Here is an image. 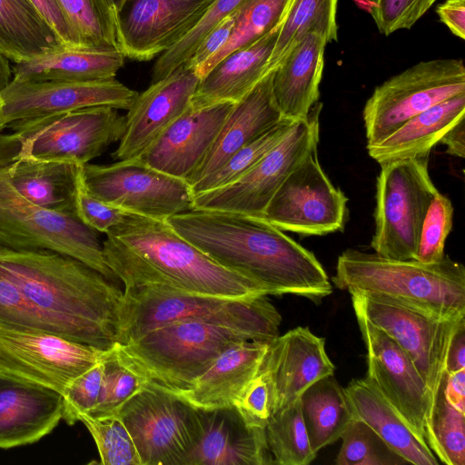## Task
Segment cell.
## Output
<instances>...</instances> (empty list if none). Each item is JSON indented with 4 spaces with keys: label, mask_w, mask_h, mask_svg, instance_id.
I'll use <instances>...</instances> for the list:
<instances>
[{
    "label": "cell",
    "mask_w": 465,
    "mask_h": 465,
    "mask_svg": "<svg viewBox=\"0 0 465 465\" xmlns=\"http://www.w3.org/2000/svg\"><path fill=\"white\" fill-rule=\"evenodd\" d=\"M166 221L215 262L253 280L269 295L292 294L319 304L332 292L315 255L263 217L193 208Z\"/></svg>",
    "instance_id": "6da1fadb"
},
{
    "label": "cell",
    "mask_w": 465,
    "mask_h": 465,
    "mask_svg": "<svg viewBox=\"0 0 465 465\" xmlns=\"http://www.w3.org/2000/svg\"><path fill=\"white\" fill-rule=\"evenodd\" d=\"M0 276L55 334L101 351L119 343L124 291L84 262L47 250L0 246Z\"/></svg>",
    "instance_id": "7a4b0ae2"
},
{
    "label": "cell",
    "mask_w": 465,
    "mask_h": 465,
    "mask_svg": "<svg viewBox=\"0 0 465 465\" xmlns=\"http://www.w3.org/2000/svg\"><path fill=\"white\" fill-rule=\"evenodd\" d=\"M106 235L104 262L124 289L163 285L233 298L269 295L253 280L215 262L166 220L127 213Z\"/></svg>",
    "instance_id": "3957f363"
},
{
    "label": "cell",
    "mask_w": 465,
    "mask_h": 465,
    "mask_svg": "<svg viewBox=\"0 0 465 465\" xmlns=\"http://www.w3.org/2000/svg\"><path fill=\"white\" fill-rule=\"evenodd\" d=\"M331 281L349 293L381 296L440 318L465 316V267L446 254L428 263L347 249L337 259Z\"/></svg>",
    "instance_id": "277c9868"
},
{
    "label": "cell",
    "mask_w": 465,
    "mask_h": 465,
    "mask_svg": "<svg viewBox=\"0 0 465 465\" xmlns=\"http://www.w3.org/2000/svg\"><path fill=\"white\" fill-rule=\"evenodd\" d=\"M268 295L224 297L192 293L163 285L124 290L119 343L181 321H201L252 333L271 342L279 335L282 316Z\"/></svg>",
    "instance_id": "5b68a950"
},
{
    "label": "cell",
    "mask_w": 465,
    "mask_h": 465,
    "mask_svg": "<svg viewBox=\"0 0 465 465\" xmlns=\"http://www.w3.org/2000/svg\"><path fill=\"white\" fill-rule=\"evenodd\" d=\"M0 134V171L21 159L84 165L121 140L125 115L109 106H93L13 122Z\"/></svg>",
    "instance_id": "8992f818"
},
{
    "label": "cell",
    "mask_w": 465,
    "mask_h": 465,
    "mask_svg": "<svg viewBox=\"0 0 465 465\" xmlns=\"http://www.w3.org/2000/svg\"><path fill=\"white\" fill-rule=\"evenodd\" d=\"M248 340L259 341L243 330L181 321L121 345L150 380L177 390L190 386L228 347Z\"/></svg>",
    "instance_id": "52a82bcc"
},
{
    "label": "cell",
    "mask_w": 465,
    "mask_h": 465,
    "mask_svg": "<svg viewBox=\"0 0 465 465\" xmlns=\"http://www.w3.org/2000/svg\"><path fill=\"white\" fill-rule=\"evenodd\" d=\"M428 165L429 155L381 164L371 242L378 255L415 259L425 216L438 192Z\"/></svg>",
    "instance_id": "ba28073f"
},
{
    "label": "cell",
    "mask_w": 465,
    "mask_h": 465,
    "mask_svg": "<svg viewBox=\"0 0 465 465\" xmlns=\"http://www.w3.org/2000/svg\"><path fill=\"white\" fill-rule=\"evenodd\" d=\"M0 246L47 250L74 257L116 282L96 232L76 215L53 212L22 197L0 172Z\"/></svg>",
    "instance_id": "9c48e42d"
},
{
    "label": "cell",
    "mask_w": 465,
    "mask_h": 465,
    "mask_svg": "<svg viewBox=\"0 0 465 465\" xmlns=\"http://www.w3.org/2000/svg\"><path fill=\"white\" fill-rule=\"evenodd\" d=\"M142 465H182L203 430V412L172 389L150 380L116 412Z\"/></svg>",
    "instance_id": "30bf717a"
},
{
    "label": "cell",
    "mask_w": 465,
    "mask_h": 465,
    "mask_svg": "<svg viewBox=\"0 0 465 465\" xmlns=\"http://www.w3.org/2000/svg\"><path fill=\"white\" fill-rule=\"evenodd\" d=\"M465 93L462 59L421 61L378 85L363 108L367 145L376 144L412 116Z\"/></svg>",
    "instance_id": "8fae6325"
},
{
    "label": "cell",
    "mask_w": 465,
    "mask_h": 465,
    "mask_svg": "<svg viewBox=\"0 0 465 465\" xmlns=\"http://www.w3.org/2000/svg\"><path fill=\"white\" fill-rule=\"evenodd\" d=\"M350 294L355 314L386 332L410 357L429 389L433 406L446 374L450 339L465 316L444 319L381 296Z\"/></svg>",
    "instance_id": "7c38bea8"
},
{
    "label": "cell",
    "mask_w": 465,
    "mask_h": 465,
    "mask_svg": "<svg viewBox=\"0 0 465 465\" xmlns=\"http://www.w3.org/2000/svg\"><path fill=\"white\" fill-rule=\"evenodd\" d=\"M317 102L308 116L298 120L287 135L233 183L194 195L193 208L222 210L263 217L272 195L305 156L318 146Z\"/></svg>",
    "instance_id": "4fadbf2b"
},
{
    "label": "cell",
    "mask_w": 465,
    "mask_h": 465,
    "mask_svg": "<svg viewBox=\"0 0 465 465\" xmlns=\"http://www.w3.org/2000/svg\"><path fill=\"white\" fill-rule=\"evenodd\" d=\"M85 189L97 199L126 213L167 220L193 209L188 182L154 169L138 158L82 167Z\"/></svg>",
    "instance_id": "5bb4252c"
},
{
    "label": "cell",
    "mask_w": 465,
    "mask_h": 465,
    "mask_svg": "<svg viewBox=\"0 0 465 465\" xmlns=\"http://www.w3.org/2000/svg\"><path fill=\"white\" fill-rule=\"evenodd\" d=\"M347 202L322 170L315 147L272 195L263 218L282 231L325 235L343 229Z\"/></svg>",
    "instance_id": "9a60e30c"
},
{
    "label": "cell",
    "mask_w": 465,
    "mask_h": 465,
    "mask_svg": "<svg viewBox=\"0 0 465 465\" xmlns=\"http://www.w3.org/2000/svg\"><path fill=\"white\" fill-rule=\"evenodd\" d=\"M104 351L52 332L0 328V374L61 394L71 381L98 362Z\"/></svg>",
    "instance_id": "2e32d148"
},
{
    "label": "cell",
    "mask_w": 465,
    "mask_h": 465,
    "mask_svg": "<svg viewBox=\"0 0 465 465\" xmlns=\"http://www.w3.org/2000/svg\"><path fill=\"white\" fill-rule=\"evenodd\" d=\"M355 316L367 352L365 379L415 435L426 442L425 424L432 404L424 381L410 357L392 338L364 317Z\"/></svg>",
    "instance_id": "e0dca14e"
},
{
    "label": "cell",
    "mask_w": 465,
    "mask_h": 465,
    "mask_svg": "<svg viewBox=\"0 0 465 465\" xmlns=\"http://www.w3.org/2000/svg\"><path fill=\"white\" fill-rule=\"evenodd\" d=\"M138 93L115 78L74 81H18L12 79L0 93L2 121L64 114L93 106L128 110Z\"/></svg>",
    "instance_id": "ac0fdd59"
},
{
    "label": "cell",
    "mask_w": 465,
    "mask_h": 465,
    "mask_svg": "<svg viewBox=\"0 0 465 465\" xmlns=\"http://www.w3.org/2000/svg\"><path fill=\"white\" fill-rule=\"evenodd\" d=\"M214 0H125L115 15L125 57L148 61L187 35Z\"/></svg>",
    "instance_id": "d6986e66"
},
{
    "label": "cell",
    "mask_w": 465,
    "mask_h": 465,
    "mask_svg": "<svg viewBox=\"0 0 465 465\" xmlns=\"http://www.w3.org/2000/svg\"><path fill=\"white\" fill-rule=\"evenodd\" d=\"M200 77L183 64L166 77L137 94L125 115V130L114 160L137 158L176 118L191 105Z\"/></svg>",
    "instance_id": "ffe728a7"
},
{
    "label": "cell",
    "mask_w": 465,
    "mask_h": 465,
    "mask_svg": "<svg viewBox=\"0 0 465 465\" xmlns=\"http://www.w3.org/2000/svg\"><path fill=\"white\" fill-rule=\"evenodd\" d=\"M235 103L190 107L137 157L143 163L190 182Z\"/></svg>",
    "instance_id": "44dd1931"
},
{
    "label": "cell",
    "mask_w": 465,
    "mask_h": 465,
    "mask_svg": "<svg viewBox=\"0 0 465 465\" xmlns=\"http://www.w3.org/2000/svg\"><path fill=\"white\" fill-rule=\"evenodd\" d=\"M262 366L272 382L273 413L294 402L317 381L334 375L335 371L325 350V339L302 326L272 340Z\"/></svg>",
    "instance_id": "7402d4cb"
},
{
    "label": "cell",
    "mask_w": 465,
    "mask_h": 465,
    "mask_svg": "<svg viewBox=\"0 0 465 465\" xmlns=\"http://www.w3.org/2000/svg\"><path fill=\"white\" fill-rule=\"evenodd\" d=\"M203 434L182 465H271L265 429L247 424L233 405L203 411Z\"/></svg>",
    "instance_id": "603a6c76"
},
{
    "label": "cell",
    "mask_w": 465,
    "mask_h": 465,
    "mask_svg": "<svg viewBox=\"0 0 465 465\" xmlns=\"http://www.w3.org/2000/svg\"><path fill=\"white\" fill-rule=\"evenodd\" d=\"M62 394L0 374V449L32 444L62 420Z\"/></svg>",
    "instance_id": "cb8c5ba5"
},
{
    "label": "cell",
    "mask_w": 465,
    "mask_h": 465,
    "mask_svg": "<svg viewBox=\"0 0 465 465\" xmlns=\"http://www.w3.org/2000/svg\"><path fill=\"white\" fill-rule=\"evenodd\" d=\"M282 119L272 94V70L234 104L208 153L189 183L219 169L234 153Z\"/></svg>",
    "instance_id": "d4e9b609"
},
{
    "label": "cell",
    "mask_w": 465,
    "mask_h": 465,
    "mask_svg": "<svg viewBox=\"0 0 465 465\" xmlns=\"http://www.w3.org/2000/svg\"><path fill=\"white\" fill-rule=\"evenodd\" d=\"M327 44L322 35L309 33L272 70V94L282 118L304 119L318 102Z\"/></svg>",
    "instance_id": "484cf974"
},
{
    "label": "cell",
    "mask_w": 465,
    "mask_h": 465,
    "mask_svg": "<svg viewBox=\"0 0 465 465\" xmlns=\"http://www.w3.org/2000/svg\"><path fill=\"white\" fill-rule=\"evenodd\" d=\"M269 343L254 340L233 343L190 386L172 390L200 410L231 406L258 372Z\"/></svg>",
    "instance_id": "4316f807"
},
{
    "label": "cell",
    "mask_w": 465,
    "mask_h": 465,
    "mask_svg": "<svg viewBox=\"0 0 465 465\" xmlns=\"http://www.w3.org/2000/svg\"><path fill=\"white\" fill-rule=\"evenodd\" d=\"M280 25L217 62L200 78L191 106L198 108L221 102L237 103L245 96L269 73V60Z\"/></svg>",
    "instance_id": "83f0119b"
},
{
    "label": "cell",
    "mask_w": 465,
    "mask_h": 465,
    "mask_svg": "<svg viewBox=\"0 0 465 465\" xmlns=\"http://www.w3.org/2000/svg\"><path fill=\"white\" fill-rule=\"evenodd\" d=\"M82 167L70 162L21 159L0 172L30 203L77 216L76 197L82 183Z\"/></svg>",
    "instance_id": "f1b7e54d"
},
{
    "label": "cell",
    "mask_w": 465,
    "mask_h": 465,
    "mask_svg": "<svg viewBox=\"0 0 465 465\" xmlns=\"http://www.w3.org/2000/svg\"><path fill=\"white\" fill-rule=\"evenodd\" d=\"M353 416L368 424L408 463L438 465L428 444L419 439L366 379H353L344 388Z\"/></svg>",
    "instance_id": "f546056e"
},
{
    "label": "cell",
    "mask_w": 465,
    "mask_h": 465,
    "mask_svg": "<svg viewBox=\"0 0 465 465\" xmlns=\"http://www.w3.org/2000/svg\"><path fill=\"white\" fill-rule=\"evenodd\" d=\"M465 93L412 116L381 142L367 145L378 163L429 155L445 134L465 118Z\"/></svg>",
    "instance_id": "4dcf8cb0"
},
{
    "label": "cell",
    "mask_w": 465,
    "mask_h": 465,
    "mask_svg": "<svg viewBox=\"0 0 465 465\" xmlns=\"http://www.w3.org/2000/svg\"><path fill=\"white\" fill-rule=\"evenodd\" d=\"M120 50L63 47L14 64L12 79L18 81H99L115 78L124 65Z\"/></svg>",
    "instance_id": "1f68e13d"
},
{
    "label": "cell",
    "mask_w": 465,
    "mask_h": 465,
    "mask_svg": "<svg viewBox=\"0 0 465 465\" xmlns=\"http://www.w3.org/2000/svg\"><path fill=\"white\" fill-rule=\"evenodd\" d=\"M65 45L30 0H0V54L13 64Z\"/></svg>",
    "instance_id": "d6a6232c"
},
{
    "label": "cell",
    "mask_w": 465,
    "mask_h": 465,
    "mask_svg": "<svg viewBox=\"0 0 465 465\" xmlns=\"http://www.w3.org/2000/svg\"><path fill=\"white\" fill-rule=\"evenodd\" d=\"M300 402L309 440L316 453L336 442L354 419L344 388L334 375L312 384L300 396Z\"/></svg>",
    "instance_id": "836d02e7"
},
{
    "label": "cell",
    "mask_w": 465,
    "mask_h": 465,
    "mask_svg": "<svg viewBox=\"0 0 465 465\" xmlns=\"http://www.w3.org/2000/svg\"><path fill=\"white\" fill-rule=\"evenodd\" d=\"M338 1L291 0L269 60V72L273 70L286 53L309 33L322 35L328 44L338 40Z\"/></svg>",
    "instance_id": "e575fe53"
},
{
    "label": "cell",
    "mask_w": 465,
    "mask_h": 465,
    "mask_svg": "<svg viewBox=\"0 0 465 465\" xmlns=\"http://www.w3.org/2000/svg\"><path fill=\"white\" fill-rule=\"evenodd\" d=\"M102 388L98 402L86 415L102 418L118 410L150 381L146 373L124 351L121 343L104 351Z\"/></svg>",
    "instance_id": "d590c367"
},
{
    "label": "cell",
    "mask_w": 465,
    "mask_h": 465,
    "mask_svg": "<svg viewBox=\"0 0 465 465\" xmlns=\"http://www.w3.org/2000/svg\"><path fill=\"white\" fill-rule=\"evenodd\" d=\"M291 0H243L232 13L234 24L224 46L197 72L201 78L233 50L252 44L282 24Z\"/></svg>",
    "instance_id": "8d00e7d4"
},
{
    "label": "cell",
    "mask_w": 465,
    "mask_h": 465,
    "mask_svg": "<svg viewBox=\"0 0 465 465\" xmlns=\"http://www.w3.org/2000/svg\"><path fill=\"white\" fill-rule=\"evenodd\" d=\"M265 437L273 464L308 465L316 458L303 422L300 398L271 416Z\"/></svg>",
    "instance_id": "74e56055"
},
{
    "label": "cell",
    "mask_w": 465,
    "mask_h": 465,
    "mask_svg": "<svg viewBox=\"0 0 465 465\" xmlns=\"http://www.w3.org/2000/svg\"><path fill=\"white\" fill-rule=\"evenodd\" d=\"M56 1L82 48L120 50L115 15L106 0Z\"/></svg>",
    "instance_id": "f35d334b"
},
{
    "label": "cell",
    "mask_w": 465,
    "mask_h": 465,
    "mask_svg": "<svg viewBox=\"0 0 465 465\" xmlns=\"http://www.w3.org/2000/svg\"><path fill=\"white\" fill-rule=\"evenodd\" d=\"M443 381L425 424V440L440 462L465 465V412L446 401Z\"/></svg>",
    "instance_id": "ab89813d"
},
{
    "label": "cell",
    "mask_w": 465,
    "mask_h": 465,
    "mask_svg": "<svg viewBox=\"0 0 465 465\" xmlns=\"http://www.w3.org/2000/svg\"><path fill=\"white\" fill-rule=\"evenodd\" d=\"M295 122L282 118L262 135L239 149L214 173L191 185L193 194L219 189L233 183L276 146Z\"/></svg>",
    "instance_id": "60d3db41"
},
{
    "label": "cell",
    "mask_w": 465,
    "mask_h": 465,
    "mask_svg": "<svg viewBox=\"0 0 465 465\" xmlns=\"http://www.w3.org/2000/svg\"><path fill=\"white\" fill-rule=\"evenodd\" d=\"M337 465H399L408 462L364 421L354 418L341 438Z\"/></svg>",
    "instance_id": "b9f144b4"
},
{
    "label": "cell",
    "mask_w": 465,
    "mask_h": 465,
    "mask_svg": "<svg viewBox=\"0 0 465 465\" xmlns=\"http://www.w3.org/2000/svg\"><path fill=\"white\" fill-rule=\"evenodd\" d=\"M84 423L97 447L101 464L104 465H142L133 438L117 415L94 418L82 415Z\"/></svg>",
    "instance_id": "7bdbcfd3"
},
{
    "label": "cell",
    "mask_w": 465,
    "mask_h": 465,
    "mask_svg": "<svg viewBox=\"0 0 465 465\" xmlns=\"http://www.w3.org/2000/svg\"><path fill=\"white\" fill-rule=\"evenodd\" d=\"M243 0H214L198 25L181 41L159 55L152 72L155 83L184 64L205 35L223 19L232 15Z\"/></svg>",
    "instance_id": "ee69618b"
},
{
    "label": "cell",
    "mask_w": 465,
    "mask_h": 465,
    "mask_svg": "<svg viewBox=\"0 0 465 465\" xmlns=\"http://www.w3.org/2000/svg\"><path fill=\"white\" fill-rule=\"evenodd\" d=\"M453 213L451 201L438 191L422 224L415 260L430 263L443 259L445 242L452 229Z\"/></svg>",
    "instance_id": "f6af8a7d"
},
{
    "label": "cell",
    "mask_w": 465,
    "mask_h": 465,
    "mask_svg": "<svg viewBox=\"0 0 465 465\" xmlns=\"http://www.w3.org/2000/svg\"><path fill=\"white\" fill-rule=\"evenodd\" d=\"M103 371L102 358L87 371L71 381L64 388L62 392V420L68 425H74L80 421L82 415L89 414L96 406L102 388Z\"/></svg>",
    "instance_id": "bcb514c9"
},
{
    "label": "cell",
    "mask_w": 465,
    "mask_h": 465,
    "mask_svg": "<svg viewBox=\"0 0 465 465\" xmlns=\"http://www.w3.org/2000/svg\"><path fill=\"white\" fill-rule=\"evenodd\" d=\"M0 328L54 333L19 289L2 276H0Z\"/></svg>",
    "instance_id": "7dc6e473"
},
{
    "label": "cell",
    "mask_w": 465,
    "mask_h": 465,
    "mask_svg": "<svg viewBox=\"0 0 465 465\" xmlns=\"http://www.w3.org/2000/svg\"><path fill=\"white\" fill-rule=\"evenodd\" d=\"M232 405L247 424L265 429L273 413V391L268 372L262 365Z\"/></svg>",
    "instance_id": "c3c4849f"
},
{
    "label": "cell",
    "mask_w": 465,
    "mask_h": 465,
    "mask_svg": "<svg viewBox=\"0 0 465 465\" xmlns=\"http://www.w3.org/2000/svg\"><path fill=\"white\" fill-rule=\"evenodd\" d=\"M371 15L378 31L388 36L410 29L437 0H369Z\"/></svg>",
    "instance_id": "681fc988"
},
{
    "label": "cell",
    "mask_w": 465,
    "mask_h": 465,
    "mask_svg": "<svg viewBox=\"0 0 465 465\" xmlns=\"http://www.w3.org/2000/svg\"><path fill=\"white\" fill-rule=\"evenodd\" d=\"M126 213L125 211L93 196L82 181L76 197V214L85 225L95 232L107 233Z\"/></svg>",
    "instance_id": "f907efd6"
},
{
    "label": "cell",
    "mask_w": 465,
    "mask_h": 465,
    "mask_svg": "<svg viewBox=\"0 0 465 465\" xmlns=\"http://www.w3.org/2000/svg\"><path fill=\"white\" fill-rule=\"evenodd\" d=\"M233 24V14L223 19L205 35L193 55L184 64L197 73L210 58L224 46L232 34Z\"/></svg>",
    "instance_id": "816d5d0a"
},
{
    "label": "cell",
    "mask_w": 465,
    "mask_h": 465,
    "mask_svg": "<svg viewBox=\"0 0 465 465\" xmlns=\"http://www.w3.org/2000/svg\"><path fill=\"white\" fill-rule=\"evenodd\" d=\"M57 33L66 47L82 48L56 0H30Z\"/></svg>",
    "instance_id": "f5cc1de1"
},
{
    "label": "cell",
    "mask_w": 465,
    "mask_h": 465,
    "mask_svg": "<svg viewBox=\"0 0 465 465\" xmlns=\"http://www.w3.org/2000/svg\"><path fill=\"white\" fill-rule=\"evenodd\" d=\"M436 12L455 36L465 39V0H446L437 6Z\"/></svg>",
    "instance_id": "db71d44e"
},
{
    "label": "cell",
    "mask_w": 465,
    "mask_h": 465,
    "mask_svg": "<svg viewBox=\"0 0 465 465\" xmlns=\"http://www.w3.org/2000/svg\"><path fill=\"white\" fill-rule=\"evenodd\" d=\"M462 369H465V318L459 322L450 339L445 372L452 373Z\"/></svg>",
    "instance_id": "11a10c76"
},
{
    "label": "cell",
    "mask_w": 465,
    "mask_h": 465,
    "mask_svg": "<svg viewBox=\"0 0 465 465\" xmlns=\"http://www.w3.org/2000/svg\"><path fill=\"white\" fill-rule=\"evenodd\" d=\"M443 391L446 401L456 410L465 412V369L446 373Z\"/></svg>",
    "instance_id": "9f6ffc18"
},
{
    "label": "cell",
    "mask_w": 465,
    "mask_h": 465,
    "mask_svg": "<svg viewBox=\"0 0 465 465\" xmlns=\"http://www.w3.org/2000/svg\"><path fill=\"white\" fill-rule=\"evenodd\" d=\"M446 146V153L464 158L465 156V118L459 121L440 139V143Z\"/></svg>",
    "instance_id": "6f0895ef"
},
{
    "label": "cell",
    "mask_w": 465,
    "mask_h": 465,
    "mask_svg": "<svg viewBox=\"0 0 465 465\" xmlns=\"http://www.w3.org/2000/svg\"><path fill=\"white\" fill-rule=\"evenodd\" d=\"M12 69L10 61L0 54V93L12 80Z\"/></svg>",
    "instance_id": "680465c9"
},
{
    "label": "cell",
    "mask_w": 465,
    "mask_h": 465,
    "mask_svg": "<svg viewBox=\"0 0 465 465\" xmlns=\"http://www.w3.org/2000/svg\"><path fill=\"white\" fill-rule=\"evenodd\" d=\"M110 7L114 13V15L119 11L125 0H106Z\"/></svg>",
    "instance_id": "91938a15"
},
{
    "label": "cell",
    "mask_w": 465,
    "mask_h": 465,
    "mask_svg": "<svg viewBox=\"0 0 465 465\" xmlns=\"http://www.w3.org/2000/svg\"><path fill=\"white\" fill-rule=\"evenodd\" d=\"M5 128V125L3 124V121H2V103H1V100H0V134L2 133V131Z\"/></svg>",
    "instance_id": "94428289"
}]
</instances>
